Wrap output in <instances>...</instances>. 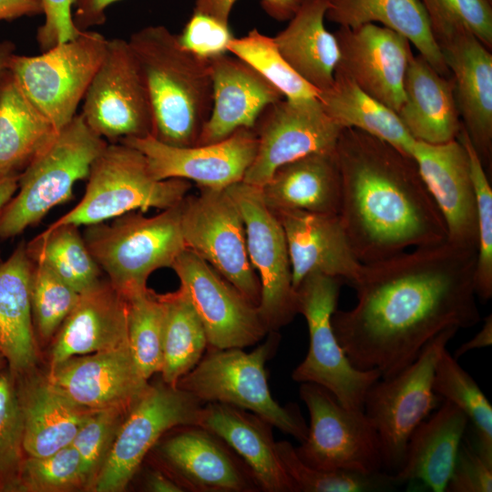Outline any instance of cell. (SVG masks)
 <instances>
[{
    "label": "cell",
    "mask_w": 492,
    "mask_h": 492,
    "mask_svg": "<svg viewBox=\"0 0 492 492\" xmlns=\"http://www.w3.org/2000/svg\"><path fill=\"white\" fill-rule=\"evenodd\" d=\"M477 249L444 242L363 263L356 304L332 316L334 334L357 369L391 377L448 327L481 321L475 292Z\"/></svg>",
    "instance_id": "obj_1"
},
{
    "label": "cell",
    "mask_w": 492,
    "mask_h": 492,
    "mask_svg": "<svg viewBox=\"0 0 492 492\" xmlns=\"http://www.w3.org/2000/svg\"><path fill=\"white\" fill-rule=\"evenodd\" d=\"M335 153L338 215L362 263L446 241L443 217L411 156L356 128L342 130Z\"/></svg>",
    "instance_id": "obj_2"
},
{
    "label": "cell",
    "mask_w": 492,
    "mask_h": 492,
    "mask_svg": "<svg viewBox=\"0 0 492 492\" xmlns=\"http://www.w3.org/2000/svg\"><path fill=\"white\" fill-rule=\"evenodd\" d=\"M128 41L149 91L152 136L171 146H196L212 108L210 59L184 48L164 26H145Z\"/></svg>",
    "instance_id": "obj_3"
},
{
    "label": "cell",
    "mask_w": 492,
    "mask_h": 492,
    "mask_svg": "<svg viewBox=\"0 0 492 492\" xmlns=\"http://www.w3.org/2000/svg\"><path fill=\"white\" fill-rule=\"evenodd\" d=\"M108 144L80 114L57 130L19 174L15 193L0 209V241L21 234L70 200L75 183L87 179Z\"/></svg>",
    "instance_id": "obj_4"
},
{
    "label": "cell",
    "mask_w": 492,
    "mask_h": 492,
    "mask_svg": "<svg viewBox=\"0 0 492 492\" xmlns=\"http://www.w3.org/2000/svg\"><path fill=\"white\" fill-rule=\"evenodd\" d=\"M180 203L150 217L131 211L86 226L82 234L90 253L125 299L146 290L149 275L171 268L187 248Z\"/></svg>",
    "instance_id": "obj_5"
},
{
    "label": "cell",
    "mask_w": 492,
    "mask_h": 492,
    "mask_svg": "<svg viewBox=\"0 0 492 492\" xmlns=\"http://www.w3.org/2000/svg\"><path fill=\"white\" fill-rule=\"evenodd\" d=\"M266 341L251 353L242 348L214 349L185 374L176 386L204 404L223 403L254 413L300 442L308 425L295 404L279 405L270 391L266 362L279 346L278 332L268 333Z\"/></svg>",
    "instance_id": "obj_6"
},
{
    "label": "cell",
    "mask_w": 492,
    "mask_h": 492,
    "mask_svg": "<svg viewBox=\"0 0 492 492\" xmlns=\"http://www.w3.org/2000/svg\"><path fill=\"white\" fill-rule=\"evenodd\" d=\"M85 192L52 225L87 226L128 212L160 210L180 203L191 188L183 179H157L144 155L122 142L108 143L92 163Z\"/></svg>",
    "instance_id": "obj_7"
},
{
    "label": "cell",
    "mask_w": 492,
    "mask_h": 492,
    "mask_svg": "<svg viewBox=\"0 0 492 492\" xmlns=\"http://www.w3.org/2000/svg\"><path fill=\"white\" fill-rule=\"evenodd\" d=\"M458 330L448 327L440 332L412 364L391 377L378 379L365 395L363 410L376 430L387 473L401 467L411 435L442 400L433 388L436 366Z\"/></svg>",
    "instance_id": "obj_8"
},
{
    "label": "cell",
    "mask_w": 492,
    "mask_h": 492,
    "mask_svg": "<svg viewBox=\"0 0 492 492\" xmlns=\"http://www.w3.org/2000/svg\"><path fill=\"white\" fill-rule=\"evenodd\" d=\"M343 281L319 272L308 274L295 289L298 313L309 331V349L292 378L323 386L347 408L363 409L368 389L381 378L377 369L359 370L349 361L332 325Z\"/></svg>",
    "instance_id": "obj_9"
},
{
    "label": "cell",
    "mask_w": 492,
    "mask_h": 492,
    "mask_svg": "<svg viewBox=\"0 0 492 492\" xmlns=\"http://www.w3.org/2000/svg\"><path fill=\"white\" fill-rule=\"evenodd\" d=\"M107 42L98 32L87 30L39 55L13 56L10 74L56 130L77 115L103 58Z\"/></svg>",
    "instance_id": "obj_10"
},
{
    "label": "cell",
    "mask_w": 492,
    "mask_h": 492,
    "mask_svg": "<svg viewBox=\"0 0 492 492\" xmlns=\"http://www.w3.org/2000/svg\"><path fill=\"white\" fill-rule=\"evenodd\" d=\"M300 397L307 406L310 425L295 448L309 466L373 474L383 461L376 430L363 409L347 408L322 385L302 383Z\"/></svg>",
    "instance_id": "obj_11"
},
{
    "label": "cell",
    "mask_w": 492,
    "mask_h": 492,
    "mask_svg": "<svg viewBox=\"0 0 492 492\" xmlns=\"http://www.w3.org/2000/svg\"><path fill=\"white\" fill-rule=\"evenodd\" d=\"M180 203L186 247L212 266L255 305L261 284L248 255L241 211L226 189L199 188Z\"/></svg>",
    "instance_id": "obj_12"
},
{
    "label": "cell",
    "mask_w": 492,
    "mask_h": 492,
    "mask_svg": "<svg viewBox=\"0 0 492 492\" xmlns=\"http://www.w3.org/2000/svg\"><path fill=\"white\" fill-rule=\"evenodd\" d=\"M80 115L108 143L153 134V111L139 64L122 38L108 39Z\"/></svg>",
    "instance_id": "obj_13"
},
{
    "label": "cell",
    "mask_w": 492,
    "mask_h": 492,
    "mask_svg": "<svg viewBox=\"0 0 492 492\" xmlns=\"http://www.w3.org/2000/svg\"><path fill=\"white\" fill-rule=\"evenodd\" d=\"M203 405L192 394L162 379L149 384L122 422L92 490H125L159 438L173 427L197 425Z\"/></svg>",
    "instance_id": "obj_14"
},
{
    "label": "cell",
    "mask_w": 492,
    "mask_h": 492,
    "mask_svg": "<svg viewBox=\"0 0 492 492\" xmlns=\"http://www.w3.org/2000/svg\"><path fill=\"white\" fill-rule=\"evenodd\" d=\"M226 190L244 222L249 259L261 284V317L269 333L278 332L298 313L283 228L265 204L261 188L240 181Z\"/></svg>",
    "instance_id": "obj_15"
},
{
    "label": "cell",
    "mask_w": 492,
    "mask_h": 492,
    "mask_svg": "<svg viewBox=\"0 0 492 492\" xmlns=\"http://www.w3.org/2000/svg\"><path fill=\"white\" fill-rule=\"evenodd\" d=\"M343 129L318 97H283L269 105L253 128L257 152L242 181L261 188L279 167L311 153L334 150Z\"/></svg>",
    "instance_id": "obj_16"
},
{
    "label": "cell",
    "mask_w": 492,
    "mask_h": 492,
    "mask_svg": "<svg viewBox=\"0 0 492 492\" xmlns=\"http://www.w3.org/2000/svg\"><path fill=\"white\" fill-rule=\"evenodd\" d=\"M171 269L204 326L208 348H244L268 334L258 306L194 251H182Z\"/></svg>",
    "instance_id": "obj_17"
},
{
    "label": "cell",
    "mask_w": 492,
    "mask_h": 492,
    "mask_svg": "<svg viewBox=\"0 0 492 492\" xmlns=\"http://www.w3.org/2000/svg\"><path fill=\"white\" fill-rule=\"evenodd\" d=\"M151 450L184 491H261L245 462L218 436L198 425L174 427Z\"/></svg>",
    "instance_id": "obj_18"
},
{
    "label": "cell",
    "mask_w": 492,
    "mask_h": 492,
    "mask_svg": "<svg viewBox=\"0 0 492 492\" xmlns=\"http://www.w3.org/2000/svg\"><path fill=\"white\" fill-rule=\"evenodd\" d=\"M119 142L140 151L157 179H183L215 190L242 181L258 148L253 128H240L221 141L191 147L168 145L151 135Z\"/></svg>",
    "instance_id": "obj_19"
},
{
    "label": "cell",
    "mask_w": 492,
    "mask_h": 492,
    "mask_svg": "<svg viewBox=\"0 0 492 492\" xmlns=\"http://www.w3.org/2000/svg\"><path fill=\"white\" fill-rule=\"evenodd\" d=\"M336 71L396 114L404 102V80L413 54L402 35L376 24L339 26Z\"/></svg>",
    "instance_id": "obj_20"
},
{
    "label": "cell",
    "mask_w": 492,
    "mask_h": 492,
    "mask_svg": "<svg viewBox=\"0 0 492 492\" xmlns=\"http://www.w3.org/2000/svg\"><path fill=\"white\" fill-rule=\"evenodd\" d=\"M46 376L71 400L93 411L116 408L129 412L149 386L128 343L70 357L50 367Z\"/></svg>",
    "instance_id": "obj_21"
},
{
    "label": "cell",
    "mask_w": 492,
    "mask_h": 492,
    "mask_svg": "<svg viewBox=\"0 0 492 492\" xmlns=\"http://www.w3.org/2000/svg\"><path fill=\"white\" fill-rule=\"evenodd\" d=\"M455 84L462 124L486 172L492 160V54L470 31L435 36Z\"/></svg>",
    "instance_id": "obj_22"
},
{
    "label": "cell",
    "mask_w": 492,
    "mask_h": 492,
    "mask_svg": "<svg viewBox=\"0 0 492 492\" xmlns=\"http://www.w3.org/2000/svg\"><path fill=\"white\" fill-rule=\"evenodd\" d=\"M446 224V241L477 250V209L467 151L457 139L415 140L411 151Z\"/></svg>",
    "instance_id": "obj_23"
},
{
    "label": "cell",
    "mask_w": 492,
    "mask_h": 492,
    "mask_svg": "<svg viewBox=\"0 0 492 492\" xmlns=\"http://www.w3.org/2000/svg\"><path fill=\"white\" fill-rule=\"evenodd\" d=\"M274 213L285 234L294 289L313 272L339 278L351 286L357 281L363 263L354 253L338 214L299 210Z\"/></svg>",
    "instance_id": "obj_24"
},
{
    "label": "cell",
    "mask_w": 492,
    "mask_h": 492,
    "mask_svg": "<svg viewBox=\"0 0 492 492\" xmlns=\"http://www.w3.org/2000/svg\"><path fill=\"white\" fill-rule=\"evenodd\" d=\"M210 62L212 108L197 145L221 141L240 128H253L265 108L284 97L253 67L229 52Z\"/></svg>",
    "instance_id": "obj_25"
},
{
    "label": "cell",
    "mask_w": 492,
    "mask_h": 492,
    "mask_svg": "<svg viewBox=\"0 0 492 492\" xmlns=\"http://www.w3.org/2000/svg\"><path fill=\"white\" fill-rule=\"evenodd\" d=\"M50 367L77 355L105 352L128 343V302L106 278L79 293L53 338Z\"/></svg>",
    "instance_id": "obj_26"
},
{
    "label": "cell",
    "mask_w": 492,
    "mask_h": 492,
    "mask_svg": "<svg viewBox=\"0 0 492 492\" xmlns=\"http://www.w3.org/2000/svg\"><path fill=\"white\" fill-rule=\"evenodd\" d=\"M13 376L23 418L26 456H45L70 445L95 412L71 400L35 368Z\"/></svg>",
    "instance_id": "obj_27"
},
{
    "label": "cell",
    "mask_w": 492,
    "mask_h": 492,
    "mask_svg": "<svg viewBox=\"0 0 492 492\" xmlns=\"http://www.w3.org/2000/svg\"><path fill=\"white\" fill-rule=\"evenodd\" d=\"M197 425L220 437L245 462L261 491L297 492L281 464L268 421L248 410L211 402L203 405Z\"/></svg>",
    "instance_id": "obj_28"
},
{
    "label": "cell",
    "mask_w": 492,
    "mask_h": 492,
    "mask_svg": "<svg viewBox=\"0 0 492 492\" xmlns=\"http://www.w3.org/2000/svg\"><path fill=\"white\" fill-rule=\"evenodd\" d=\"M442 401L411 435L401 467L391 474L395 486L416 482L446 491L468 420L454 404Z\"/></svg>",
    "instance_id": "obj_29"
},
{
    "label": "cell",
    "mask_w": 492,
    "mask_h": 492,
    "mask_svg": "<svg viewBox=\"0 0 492 492\" xmlns=\"http://www.w3.org/2000/svg\"><path fill=\"white\" fill-rule=\"evenodd\" d=\"M397 115L415 140L440 144L456 138L463 124L453 77L442 76L421 55L413 53Z\"/></svg>",
    "instance_id": "obj_30"
},
{
    "label": "cell",
    "mask_w": 492,
    "mask_h": 492,
    "mask_svg": "<svg viewBox=\"0 0 492 492\" xmlns=\"http://www.w3.org/2000/svg\"><path fill=\"white\" fill-rule=\"evenodd\" d=\"M274 212L299 210L338 214L341 175L335 149L314 152L279 167L261 188Z\"/></svg>",
    "instance_id": "obj_31"
},
{
    "label": "cell",
    "mask_w": 492,
    "mask_h": 492,
    "mask_svg": "<svg viewBox=\"0 0 492 492\" xmlns=\"http://www.w3.org/2000/svg\"><path fill=\"white\" fill-rule=\"evenodd\" d=\"M32 270L24 241L0 259V352L13 375L34 369L37 361L30 303Z\"/></svg>",
    "instance_id": "obj_32"
},
{
    "label": "cell",
    "mask_w": 492,
    "mask_h": 492,
    "mask_svg": "<svg viewBox=\"0 0 492 492\" xmlns=\"http://www.w3.org/2000/svg\"><path fill=\"white\" fill-rule=\"evenodd\" d=\"M327 5V0H302L273 37L287 63L318 92L332 86L339 60L337 40L324 25Z\"/></svg>",
    "instance_id": "obj_33"
},
{
    "label": "cell",
    "mask_w": 492,
    "mask_h": 492,
    "mask_svg": "<svg viewBox=\"0 0 492 492\" xmlns=\"http://www.w3.org/2000/svg\"><path fill=\"white\" fill-rule=\"evenodd\" d=\"M327 3L325 18L329 21L346 27L379 23L408 39L439 74L451 77L420 0H327Z\"/></svg>",
    "instance_id": "obj_34"
},
{
    "label": "cell",
    "mask_w": 492,
    "mask_h": 492,
    "mask_svg": "<svg viewBox=\"0 0 492 492\" xmlns=\"http://www.w3.org/2000/svg\"><path fill=\"white\" fill-rule=\"evenodd\" d=\"M56 131L8 72L0 87V177L19 175Z\"/></svg>",
    "instance_id": "obj_35"
},
{
    "label": "cell",
    "mask_w": 492,
    "mask_h": 492,
    "mask_svg": "<svg viewBox=\"0 0 492 492\" xmlns=\"http://www.w3.org/2000/svg\"><path fill=\"white\" fill-rule=\"evenodd\" d=\"M317 97L326 114L343 128H356L411 156L415 140L398 115L365 93L346 75L335 70L332 86L319 92Z\"/></svg>",
    "instance_id": "obj_36"
},
{
    "label": "cell",
    "mask_w": 492,
    "mask_h": 492,
    "mask_svg": "<svg viewBox=\"0 0 492 492\" xmlns=\"http://www.w3.org/2000/svg\"><path fill=\"white\" fill-rule=\"evenodd\" d=\"M164 307L161 379L178 382L200 361L208 339L204 326L185 290L159 294Z\"/></svg>",
    "instance_id": "obj_37"
},
{
    "label": "cell",
    "mask_w": 492,
    "mask_h": 492,
    "mask_svg": "<svg viewBox=\"0 0 492 492\" xmlns=\"http://www.w3.org/2000/svg\"><path fill=\"white\" fill-rule=\"evenodd\" d=\"M26 247L32 261L46 265L79 293L102 278L103 272L77 225L50 224Z\"/></svg>",
    "instance_id": "obj_38"
},
{
    "label": "cell",
    "mask_w": 492,
    "mask_h": 492,
    "mask_svg": "<svg viewBox=\"0 0 492 492\" xmlns=\"http://www.w3.org/2000/svg\"><path fill=\"white\" fill-rule=\"evenodd\" d=\"M433 388L442 399L454 404L473 426L474 447L492 465V406L473 377L446 349L436 366Z\"/></svg>",
    "instance_id": "obj_39"
},
{
    "label": "cell",
    "mask_w": 492,
    "mask_h": 492,
    "mask_svg": "<svg viewBox=\"0 0 492 492\" xmlns=\"http://www.w3.org/2000/svg\"><path fill=\"white\" fill-rule=\"evenodd\" d=\"M282 467L297 492H374L395 487L390 473L364 474L344 470H323L309 466L288 441L276 442Z\"/></svg>",
    "instance_id": "obj_40"
},
{
    "label": "cell",
    "mask_w": 492,
    "mask_h": 492,
    "mask_svg": "<svg viewBox=\"0 0 492 492\" xmlns=\"http://www.w3.org/2000/svg\"><path fill=\"white\" fill-rule=\"evenodd\" d=\"M229 53L241 58L291 100L318 97V90L302 78L280 53L273 37L256 28L246 36L233 38Z\"/></svg>",
    "instance_id": "obj_41"
},
{
    "label": "cell",
    "mask_w": 492,
    "mask_h": 492,
    "mask_svg": "<svg viewBox=\"0 0 492 492\" xmlns=\"http://www.w3.org/2000/svg\"><path fill=\"white\" fill-rule=\"evenodd\" d=\"M126 300L129 347L141 374L149 380L162 368L163 303L159 293L149 288Z\"/></svg>",
    "instance_id": "obj_42"
},
{
    "label": "cell",
    "mask_w": 492,
    "mask_h": 492,
    "mask_svg": "<svg viewBox=\"0 0 492 492\" xmlns=\"http://www.w3.org/2000/svg\"><path fill=\"white\" fill-rule=\"evenodd\" d=\"M78 298L79 292L46 265L33 261L30 303L36 339H53Z\"/></svg>",
    "instance_id": "obj_43"
},
{
    "label": "cell",
    "mask_w": 492,
    "mask_h": 492,
    "mask_svg": "<svg viewBox=\"0 0 492 492\" xmlns=\"http://www.w3.org/2000/svg\"><path fill=\"white\" fill-rule=\"evenodd\" d=\"M88 489L77 451L71 446L45 456H26L17 492H68Z\"/></svg>",
    "instance_id": "obj_44"
},
{
    "label": "cell",
    "mask_w": 492,
    "mask_h": 492,
    "mask_svg": "<svg viewBox=\"0 0 492 492\" xmlns=\"http://www.w3.org/2000/svg\"><path fill=\"white\" fill-rule=\"evenodd\" d=\"M456 138L466 148L470 163L477 209V255L475 292L483 302L492 297V189L480 158L464 126Z\"/></svg>",
    "instance_id": "obj_45"
},
{
    "label": "cell",
    "mask_w": 492,
    "mask_h": 492,
    "mask_svg": "<svg viewBox=\"0 0 492 492\" xmlns=\"http://www.w3.org/2000/svg\"><path fill=\"white\" fill-rule=\"evenodd\" d=\"M26 458L23 418L15 378L8 367L0 371V491L17 492Z\"/></svg>",
    "instance_id": "obj_46"
},
{
    "label": "cell",
    "mask_w": 492,
    "mask_h": 492,
    "mask_svg": "<svg viewBox=\"0 0 492 492\" xmlns=\"http://www.w3.org/2000/svg\"><path fill=\"white\" fill-rule=\"evenodd\" d=\"M420 2L428 15L434 36L456 27H464L491 50V0H420Z\"/></svg>",
    "instance_id": "obj_47"
},
{
    "label": "cell",
    "mask_w": 492,
    "mask_h": 492,
    "mask_svg": "<svg viewBox=\"0 0 492 492\" xmlns=\"http://www.w3.org/2000/svg\"><path fill=\"white\" fill-rule=\"evenodd\" d=\"M128 414L127 411L116 408L93 412L70 444L80 456L88 481V490H92Z\"/></svg>",
    "instance_id": "obj_48"
},
{
    "label": "cell",
    "mask_w": 492,
    "mask_h": 492,
    "mask_svg": "<svg viewBox=\"0 0 492 492\" xmlns=\"http://www.w3.org/2000/svg\"><path fill=\"white\" fill-rule=\"evenodd\" d=\"M181 46L195 55L210 59L228 53V46L234 38L228 24L199 13H193L181 34Z\"/></svg>",
    "instance_id": "obj_49"
},
{
    "label": "cell",
    "mask_w": 492,
    "mask_h": 492,
    "mask_svg": "<svg viewBox=\"0 0 492 492\" xmlns=\"http://www.w3.org/2000/svg\"><path fill=\"white\" fill-rule=\"evenodd\" d=\"M447 492H491L492 465L487 463L465 436L460 444Z\"/></svg>",
    "instance_id": "obj_50"
},
{
    "label": "cell",
    "mask_w": 492,
    "mask_h": 492,
    "mask_svg": "<svg viewBox=\"0 0 492 492\" xmlns=\"http://www.w3.org/2000/svg\"><path fill=\"white\" fill-rule=\"evenodd\" d=\"M74 0H42L45 20L36 32L42 52L77 36L79 30L73 19Z\"/></svg>",
    "instance_id": "obj_51"
},
{
    "label": "cell",
    "mask_w": 492,
    "mask_h": 492,
    "mask_svg": "<svg viewBox=\"0 0 492 492\" xmlns=\"http://www.w3.org/2000/svg\"><path fill=\"white\" fill-rule=\"evenodd\" d=\"M237 0H195L193 13L211 16L229 25V18ZM302 0H261L263 10L278 21L290 20Z\"/></svg>",
    "instance_id": "obj_52"
},
{
    "label": "cell",
    "mask_w": 492,
    "mask_h": 492,
    "mask_svg": "<svg viewBox=\"0 0 492 492\" xmlns=\"http://www.w3.org/2000/svg\"><path fill=\"white\" fill-rule=\"evenodd\" d=\"M119 0H74L73 19L76 26L81 31L89 30L106 22L107 10Z\"/></svg>",
    "instance_id": "obj_53"
},
{
    "label": "cell",
    "mask_w": 492,
    "mask_h": 492,
    "mask_svg": "<svg viewBox=\"0 0 492 492\" xmlns=\"http://www.w3.org/2000/svg\"><path fill=\"white\" fill-rule=\"evenodd\" d=\"M43 14L42 0H0V21Z\"/></svg>",
    "instance_id": "obj_54"
},
{
    "label": "cell",
    "mask_w": 492,
    "mask_h": 492,
    "mask_svg": "<svg viewBox=\"0 0 492 492\" xmlns=\"http://www.w3.org/2000/svg\"><path fill=\"white\" fill-rule=\"evenodd\" d=\"M492 344V315L488 314L485 317L482 328L467 342L461 344L453 355L458 359L463 354Z\"/></svg>",
    "instance_id": "obj_55"
},
{
    "label": "cell",
    "mask_w": 492,
    "mask_h": 492,
    "mask_svg": "<svg viewBox=\"0 0 492 492\" xmlns=\"http://www.w3.org/2000/svg\"><path fill=\"white\" fill-rule=\"evenodd\" d=\"M146 488L151 492H182L184 489L163 469H154L148 473Z\"/></svg>",
    "instance_id": "obj_56"
},
{
    "label": "cell",
    "mask_w": 492,
    "mask_h": 492,
    "mask_svg": "<svg viewBox=\"0 0 492 492\" xmlns=\"http://www.w3.org/2000/svg\"><path fill=\"white\" fill-rule=\"evenodd\" d=\"M15 54V46L9 40H0V87L9 72V65Z\"/></svg>",
    "instance_id": "obj_57"
},
{
    "label": "cell",
    "mask_w": 492,
    "mask_h": 492,
    "mask_svg": "<svg viewBox=\"0 0 492 492\" xmlns=\"http://www.w3.org/2000/svg\"><path fill=\"white\" fill-rule=\"evenodd\" d=\"M19 175L0 177V209L11 199L17 190Z\"/></svg>",
    "instance_id": "obj_58"
},
{
    "label": "cell",
    "mask_w": 492,
    "mask_h": 492,
    "mask_svg": "<svg viewBox=\"0 0 492 492\" xmlns=\"http://www.w3.org/2000/svg\"><path fill=\"white\" fill-rule=\"evenodd\" d=\"M7 367V363L2 353L0 352V371Z\"/></svg>",
    "instance_id": "obj_59"
}]
</instances>
